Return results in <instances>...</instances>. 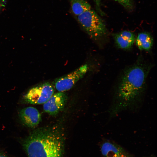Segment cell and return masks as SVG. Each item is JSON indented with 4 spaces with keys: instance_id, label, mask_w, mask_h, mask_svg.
Returning a JSON list of instances; mask_svg holds the SVG:
<instances>
[{
    "instance_id": "14",
    "label": "cell",
    "mask_w": 157,
    "mask_h": 157,
    "mask_svg": "<svg viewBox=\"0 0 157 157\" xmlns=\"http://www.w3.org/2000/svg\"><path fill=\"white\" fill-rule=\"evenodd\" d=\"M0 157H7L2 152L0 151Z\"/></svg>"
},
{
    "instance_id": "10",
    "label": "cell",
    "mask_w": 157,
    "mask_h": 157,
    "mask_svg": "<svg viewBox=\"0 0 157 157\" xmlns=\"http://www.w3.org/2000/svg\"><path fill=\"white\" fill-rule=\"evenodd\" d=\"M153 39L150 33L143 32L138 34L136 38V45L140 50L149 51L152 47Z\"/></svg>"
},
{
    "instance_id": "13",
    "label": "cell",
    "mask_w": 157,
    "mask_h": 157,
    "mask_svg": "<svg viewBox=\"0 0 157 157\" xmlns=\"http://www.w3.org/2000/svg\"><path fill=\"white\" fill-rule=\"evenodd\" d=\"M95 4L96 8L98 12L101 15L104 16L105 14L101 8V0H93Z\"/></svg>"
},
{
    "instance_id": "8",
    "label": "cell",
    "mask_w": 157,
    "mask_h": 157,
    "mask_svg": "<svg viewBox=\"0 0 157 157\" xmlns=\"http://www.w3.org/2000/svg\"><path fill=\"white\" fill-rule=\"evenodd\" d=\"M101 150L105 157H131L121 146L110 140H105L102 142Z\"/></svg>"
},
{
    "instance_id": "7",
    "label": "cell",
    "mask_w": 157,
    "mask_h": 157,
    "mask_svg": "<svg viewBox=\"0 0 157 157\" xmlns=\"http://www.w3.org/2000/svg\"><path fill=\"white\" fill-rule=\"evenodd\" d=\"M19 115L22 123L30 128L36 127L40 122L41 115L38 110L33 107H28L20 110Z\"/></svg>"
},
{
    "instance_id": "2",
    "label": "cell",
    "mask_w": 157,
    "mask_h": 157,
    "mask_svg": "<svg viewBox=\"0 0 157 157\" xmlns=\"http://www.w3.org/2000/svg\"><path fill=\"white\" fill-rule=\"evenodd\" d=\"M65 136L57 126L37 129L22 141L28 157H63Z\"/></svg>"
},
{
    "instance_id": "1",
    "label": "cell",
    "mask_w": 157,
    "mask_h": 157,
    "mask_svg": "<svg viewBox=\"0 0 157 157\" xmlns=\"http://www.w3.org/2000/svg\"><path fill=\"white\" fill-rule=\"evenodd\" d=\"M151 65L139 61L127 68L118 80L112 93L108 112L110 118L122 112L139 109L145 98L146 80Z\"/></svg>"
},
{
    "instance_id": "11",
    "label": "cell",
    "mask_w": 157,
    "mask_h": 157,
    "mask_svg": "<svg viewBox=\"0 0 157 157\" xmlns=\"http://www.w3.org/2000/svg\"><path fill=\"white\" fill-rule=\"evenodd\" d=\"M70 2L72 11L76 17L92 8L85 0H70Z\"/></svg>"
},
{
    "instance_id": "12",
    "label": "cell",
    "mask_w": 157,
    "mask_h": 157,
    "mask_svg": "<svg viewBox=\"0 0 157 157\" xmlns=\"http://www.w3.org/2000/svg\"><path fill=\"white\" fill-rule=\"evenodd\" d=\"M121 5L125 9L132 10L134 8L133 3L132 0H114Z\"/></svg>"
},
{
    "instance_id": "5",
    "label": "cell",
    "mask_w": 157,
    "mask_h": 157,
    "mask_svg": "<svg viewBox=\"0 0 157 157\" xmlns=\"http://www.w3.org/2000/svg\"><path fill=\"white\" fill-rule=\"evenodd\" d=\"M88 65H83L72 72L55 79L53 86L59 92H64L71 89L87 73Z\"/></svg>"
},
{
    "instance_id": "6",
    "label": "cell",
    "mask_w": 157,
    "mask_h": 157,
    "mask_svg": "<svg viewBox=\"0 0 157 157\" xmlns=\"http://www.w3.org/2000/svg\"><path fill=\"white\" fill-rule=\"evenodd\" d=\"M67 96L63 92L53 94L43 104V110L51 115L58 114L64 108L67 100Z\"/></svg>"
},
{
    "instance_id": "9",
    "label": "cell",
    "mask_w": 157,
    "mask_h": 157,
    "mask_svg": "<svg viewBox=\"0 0 157 157\" xmlns=\"http://www.w3.org/2000/svg\"><path fill=\"white\" fill-rule=\"evenodd\" d=\"M113 35L117 46L122 49L131 48L135 40L134 34L129 31H122Z\"/></svg>"
},
{
    "instance_id": "3",
    "label": "cell",
    "mask_w": 157,
    "mask_h": 157,
    "mask_svg": "<svg viewBox=\"0 0 157 157\" xmlns=\"http://www.w3.org/2000/svg\"><path fill=\"white\" fill-rule=\"evenodd\" d=\"M76 17L81 26L92 39L101 40L108 35V31L104 21L92 8Z\"/></svg>"
},
{
    "instance_id": "4",
    "label": "cell",
    "mask_w": 157,
    "mask_h": 157,
    "mask_svg": "<svg viewBox=\"0 0 157 157\" xmlns=\"http://www.w3.org/2000/svg\"><path fill=\"white\" fill-rule=\"evenodd\" d=\"M54 88L49 82L40 84L29 90L24 96V100L31 104H44L54 94Z\"/></svg>"
}]
</instances>
